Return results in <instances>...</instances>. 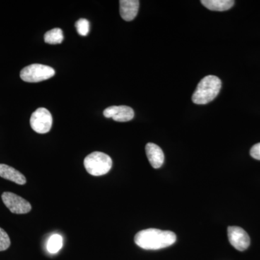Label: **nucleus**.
<instances>
[{
  "label": "nucleus",
  "instance_id": "nucleus-1",
  "mask_svg": "<svg viewBox=\"0 0 260 260\" xmlns=\"http://www.w3.org/2000/svg\"><path fill=\"white\" fill-rule=\"evenodd\" d=\"M177 241V236L170 231L148 229L135 235V242L145 250H158L172 246Z\"/></svg>",
  "mask_w": 260,
  "mask_h": 260
},
{
  "label": "nucleus",
  "instance_id": "nucleus-2",
  "mask_svg": "<svg viewBox=\"0 0 260 260\" xmlns=\"http://www.w3.org/2000/svg\"><path fill=\"white\" fill-rule=\"evenodd\" d=\"M221 88V80L217 76L208 75L203 78L193 93V103L198 105H205L213 101Z\"/></svg>",
  "mask_w": 260,
  "mask_h": 260
},
{
  "label": "nucleus",
  "instance_id": "nucleus-3",
  "mask_svg": "<svg viewBox=\"0 0 260 260\" xmlns=\"http://www.w3.org/2000/svg\"><path fill=\"white\" fill-rule=\"evenodd\" d=\"M84 166L90 175L100 177L105 175L111 170L112 160L106 153L93 152L85 158Z\"/></svg>",
  "mask_w": 260,
  "mask_h": 260
},
{
  "label": "nucleus",
  "instance_id": "nucleus-4",
  "mask_svg": "<svg viewBox=\"0 0 260 260\" xmlns=\"http://www.w3.org/2000/svg\"><path fill=\"white\" fill-rule=\"evenodd\" d=\"M55 75L51 67L41 64H32L25 67L20 71V78L27 83H39L49 80Z\"/></svg>",
  "mask_w": 260,
  "mask_h": 260
},
{
  "label": "nucleus",
  "instance_id": "nucleus-5",
  "mask_svg": "<svg viewBox=\"0 0 260 260\" xmlns=\"http://www.w3.org/2000/svg\"><path fill=\"white\" fill-rule=\"evenodd\" d=\"M52 121V116L49 111L45 108H39L30 116V124L36 133L45 134L50 131Z\"/></svg>",
  "mask_w": 260,
  "mask_h": 260
},
{
  "label": "nucleus",
  "instance_id": "nucleus-6",
  "mask_svg": "<svg viewBox=\"0 0 260 260\" xmlns=\"http://www.w3.org/2000/svg\"><path fill=\"white\" fill-rule=\"evenodd\" d=\"M2 199L5 206L11 213L15 214L28 213L31 210V205L21 197L12 192H4Z\"/></svg>",
  "mask_w": 260,
  "mask_h": 260
},
{
  "label": "nucleus",
  "instance_id": "nucleus-7",
  "mask_svg": "<svg viewBox=\"0 0 260 260\" xmlns=\"http://www.w3.org/2000/svg\"><path fill=\"white\" fill-rule=\"evenodd\" d=\"M228 237L229 242L237 250H246L250 245V238L247 233L239 226L228 228Z\"/></svg>",
  "mask_w": 260,
  "mask_h": 260
},
{
  "label": "nucleus",
  "instance_id": "nucleus-8",
  "mask_svg": "<svg viewBox=\"0 0 260 260\" xmlns=\"http://www.w3.org/2000/svg\"><path fill=\"white\" fill-rule=\"evenodd\" d=\"M106 118H112L114 121L119 122H126L134 118V110L127 106H112L107 108L104 111Z\"/></svg>",
  "mask_w": 260,
  "mask_h": 260
},
{
  "label": "nucleus",
  "instance_id": "nucleus-9",
  "mask_svg": "<svg viewBox=\"0 0 260 260\" xmlns=\"http://www.w3.org/2000/svg\"><path fill=\"white\" fill-rule=\"evenodd\" d=\"M140 2L138 0H121L119 12L121 18L126 21H131L136 18L139 10Z\"/></svg>",
  "mask_w": 260,
  "mask_h": 260
},
{
  "label": "nucleus",
  "instance_id": "nucleus-10",
  "mask_svg": "<svg viewBox=\"0 0 260 260\" xmlns=\"http://www.w3.org/2000/svg\"><path fill=\"white\" fill-rule=\"evenodd\" d=\"M145 152L150 165L154 169H159L164 162V154L158 145L149 143L145 146Z\"/></svg>",
  "mask_w": 260,
  "mask_h": 260
},
{
  "label": "nucleus",
  "instance_id": "nucleus-11",
  "mask_svg": "<svg viewBox=\"0 0 260 260\" xmlns=\"http://www.w3.org/2000/svg\"><path fill=\"white\" fill-rule=\"evenodd\" d=\"M0 177L20 185H23L26 183V179L23 174L6 164H0Z\"/></svg>",
  "mask_w": 260,
  "mask_h": 260
},
{
  "label": "nucleus",
  "instance_id": "nucleus-12",
  "mask_svg": "<svg viewBox=\"0 0 260 260\" xmlns=\"http://www.w3.org/2000/svg\"><path fill=\"white\" fill-rule=\"evenodd\" d=\"M201 3L208 10L222 12L231 9L235 2L233 0H202Z\"/></svg>",
  "mask_w": 260,
  "mask_h": 260
},
{
  "label": "nucleus",
  "instance_id": "nucleus-13",
  "mask_svg": "<svg viewBox=\"0 0 260 260\" xmlns=\"http://www.w3.org/2000/svg\"><path fill=\"white\" fill-rule=\"evenodd\" d=\"M64 40L63 31L61 28H54L46 32L44 41L49 44H59Z\"/></svg>",
  "mask_w": 260,
  "mask_h": 260
},
{
  "label": "nucleus",
  "instance_id": "nucleus-14",
  "mask_svg": "<svg viewBox=\"0 0 260 260\" xmlns=\"http://www.w3.org/2000/svg\"><path fill=\"white\" fill-rule=\"evenodd\" d=\"M63 245V239L59 234H54L47 242V250L51 254H55L60 250Z\"/></svg>",
  "mask_w": 260,
  "mask_h": 260
},
{
  "label": "nucleus",
  "instance_id": "nucleus-15",
  "mask_svg": "<svg viewBox=\"0 0 260 260\" xmlns=\"http://www.w3.org/2000/svg\"><path fill=\"white\" fill-rule=\"evenodd\" d=\"M77 31L82 37H86L90 30V23L86 19H80L75 23Z\"/></svg>",
  "mask_w": 260,
  "mask_h": 260
},
{
  "label": "nucleus",
  "instance_id": "nucleus-16",
  "mask_svg": "<svg viewBox=\"0 0 260 260\" xmlns=\"http://www.w3.org/2000/svg\"><path fill=\"white\" fill-rule=\"evenodd\" d=\"M10 243L9 236L4 229L0 228V251L7 250L10 247Z\"/></svg>",
  "mask_w": 260,
  "mask_h": 260
},
{
  "label": "nucleus",
  "instance_id": "nucleus-17",
  "mask_svg": "<svg viewBox=\"0 0 260 260\" xmlns=\"http://www.w3.org/2000/svg\"><path fill=\"white\" fill-rule=\"evenodd\" d=\"M250 155L253 158L260 160V143H256L251 148Z\"/></svg>",
  "mask_w": 260,
  "mask_h": 260
}]
</instances>
